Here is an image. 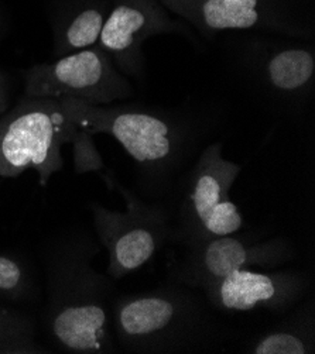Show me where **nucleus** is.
<instances>
[{
    "label": "nucleus",
    "mask_w": 315,
    "mask_h": 354,
    "mask_svg": "<svg viewBox=\"0 0 315 354\" xmlns=\"http://www.w3.org/2000/svg\"><path fill=\"white\" fill-rule=\"evenodd\" d=\"M100 245L89 236L58 241L46 260L44 332L53 348L74 354L116 350L112 332L114 286L93 268Z\"/></svg>",
    "instance_id": "obj_1"
},
{
    "label": "nucleus",
    "mask_w": 315,
    "mask_h": 354,
    "mask_svg": "<svg viewBox=\"0 0 315 354\" xmlns=\"http://www.w3.org/2000/svg\"><path fill=\"white\" fill-rule=\"evenodd\" d=\"M81 131L93 137L108 134L133 160L140 187L153 198L176 189L179 172L198 143L195 123L145 104H89L71 97L60 99Z\"/></svg>",
    "instance_id": "obj_2"
},
{
    "label": "nucleus",
    "mask_w": 315,
    "mask_h": 354,
    "mask_svg": "<svg viewBox=\"0 0 315 354\" xmlns=\"http://www.w3.org/2000/svg\"><path fill=\"white\" fill-rule=\"evenodd\" d=\"M111 324L119 346L132 353L198 351L219 336L202 301L176 282L114 298Z\"/></svg>",
    "instance_id": "obj_3"
},
{
    "label": "nucleus",
    "mask_w": 315,
    "mask_h": 354,
    "mask_svg": "<svg viewBox=\"0 0 315 354\" xmlns=\"http://www.w3.org/2000/svg\"><path fill=\"white\" fill-rule=\"evenodd\" d=\"M68 143L74 145L78 172L102 169L92 137L68 118L60 99L24 97L0 116V176L16 178L34 169L47 187L64 168L62 146Z\"/></svg>",
    "instance_id": "obj_4"
},
{
    "label": "nucleus",
    "mask_w": 315,
    "mask_h": 354,
    "mask_svg": "<svg viewBox=\"0 0 315 354\" xmlns=\"http://www.w3.org/2000/svg\"><path fill=\"white\" fill-rule=\"evenodd\" d=\"M103 180L126 203L125 212L96 202L89 205L99 243L109 256L107 274L116 281L142 268L171 240V212L142 199L111 174H105Z\"/></svg>",
    "instance_id": "obj_5"
},
{
    "label": "nucleus",
    "mask_w": 315,
    "mask_h": 354,
    "mask_svg": "<svg viewBox=\"0 0 315 354\" xmlns=\"http://www.w3.org/2000/svg\"><path fill=\"white\" fill-rule=\"evenodd\" d=\"M209 39L228 30H258L314 40L315 0H161Z\"/></svg>",
    "instance_id": "obj_6"
},
{
    "label": "nucleus",
    "mask_w": 315,
    "mask_h": 354,
    "mask_svg": "<svg viewBox=\"0 0 315 354\" xmlns=\"http://www.w3.org/2000/svg\"><path fill=\"white\" fill-rule=\"evenodd\" d=\"M183 247L184 254L168 263V275L176 284L201 291L231 272L273 270L297 257L293 244L285 237L259 239L239 232Z\"/></svg>",
    "instance_id": "obj_7"
},
{
    "label": "nucleus",
    "mask_w": 315,
    "mask_h": 354,
    "mask_svg": "<svg viewBox=\"0 0 315 354\" xmlns=\"http://www.w3.org/2000/svg\"><path fill=\"white\" fill-rule=\"evenodd\" d=\"M26 97H71L89 104H111L134 96V89L111 58L98 47L34 65L24 75Z\"/></svg>",
    "instance_id": "obj_8"
},
{
    "label": "nucleus",
    "mask_w": 315,
    "mask_h": 354,
    "mask_svg": "<svg viewBox=\"0 0 315 354\" xmlns=\"http://www.w3.org/2000/svg\"><path fill=\"white\" fill-rule=\"evenodd\" d=\"M161 34H179L195 43L192 28L181 19L171 17L161 0H112L98 47L127 78H145L143 44Z\"/></svg>",
    "instance_id": "obj_9"
},
{
    "label": "nucleus",
    "mask_w": 315,
    "mask_h": 354,
    "mask_svg": "<svg viewBox=\"0 0 315 354\" xmlns=\"http://www.w3.org/2000/svg\"><path fill=\"white\" fill-rule=\"evenodd\" d=\"M242 167L222 156V145L206 146L176 188V214L171 215V240L195 241L204 222L228 199Z\"/></svg>",
    "instance_id": "obj_10"
},
{
    "label": "nucleus",
    "mask_w": 315,
    "mask_h": 354,
    "mask_svg": "<svg viewBox=\"0 0 315 354\" xmlns=\"http://www.w3.org/2000/svg\"><path fill=\"white\" fill-rule=\"evenodd\" d=\"M308 288V277L300 271L244 268L211 282L202 292L209 305L226 313L286 312L305 297Z\"/></svg>",
    "instance_id": "obj_11"
},
{
    "label": "nucleus",
    "mask_w": 315,
    "mask_h": 354,
    "mask_svg": "<svg viewBox=\"0 0 315 354\" xmlns=\"http://www.w3.org/2000/svg\"><path fill=\"white\" fill-rule=\"evenodd\" d=\"M262 47L248 58L258 86L282 103H307L315 86L314 46L285 43Z\"/></svg>",
    "instance_id": "obj_12"
},
{
    "label": "nucleus",
    "mask_w": 315,
    "mask_h": 354,
    "mask_svg": "<svg viewBox=\"0 0 315 354\" xmlns=\"http://www.w3.org/2000/svg\"><path fill=\"white\" fill-rule=\"evenodd\" d=\"M244 351L251 354H314L315 306L309 299L285 321L251 339Z\"/></svg>",
    "instance_id": "obj_13"
},
{
    "label": "nucleus",
    "mask_w": 315,
    "mask_h": 354,
    "mask_svg": "<svg viewBox=\"0 0 315 354\" xmlns=\"http://www.w3.org/2000/svg\"><path fill=\"white\" fill-rule=\"evenodd\" d=\"M109 9L111 2L91 5L78 10L60 24L55 31V55L60 58L98 46Z\"/></svg>",
    "instance_id": "obj_14"
},
{
    "label": "nucleus",
    "mask_w": 315,
    "mask_h": 354,
    "mask_svg": "<svg viewBox=\"0 0 315 354\" xmlns=\"http://www.w3.org/2000/svg\"><path fill=\"white\" fill-rule=\"evenodd\" d=\"M36 326L30 317L17 309L0 305V354H42Z\"/></svg>",
    "instance_id": "obj_15"
},
{
    "label": "nucleus",
    "mask_w": 315,
    "mask_h": 354,
    "mask_svg": "<svg viewBox=\"0 0 315 354\" xmlns=\"http://www.w3.org/2000/svg\"><path fill=\"white\" fill-rule=\"evenodd\" d=\"M34 297V279L28 266L15 254H0V299L26 302Z\"/></svg>",
    "instance_id": "obj_16"
},
{
    "label": "nucleus",
    "mask_w": 315,
    "mask_h": 354,
    "mask_svg": "<svg viewBox=\"0 0 315 354\" xmlns=\"http://www.w3.org/2000/svg\"><path fill=\"white\" fill-rule=\"evenodd\" d=\"M10 102V91H9V80L8 77L0 71V116H2L8 108Z\"/></svg>",
    "instance_id": "obj_17"
}]
</instances>
